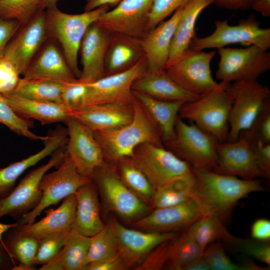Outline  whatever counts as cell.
<instances>
[{
    "label": "cell",
    "mask_w": 270,
    "mask_h": 270,
    "mask_svg": "<svg viewBox=\"0 0 270 270\" xmlns=\"http://www.w3.org/2000/svg\"><path fill=\"white\" fill-rule=\"evenodd\" d=\"M76 206L71 230L84 236H92L104 226L100 215L98 193L92 180L76 192Z\"/></svg>",
    "instance_id": "484cf974"
},
{
    "label": "cell",
    "mask_w": 270,
    "mask_h": 270,
    "mask_svg": "<svg viewBox=\"0 0 270 270\" xmlns=\"http://www.w3.org/2000/svg\"><path fill=\"white\" fill-rule=\"evenodd\" d=\"M223 223L214 217L203 216L194 222L186 232L204 250L217 240L230 243L236 238L228 232Z\"/></svg>",
    "instance_id": "8d00e7d4"
},
{
    "label": "cell",
    "mask_w": 270,
    "mask_h": 270,
    "mask_svg": "<svg viewBox=\"0 0 270 270\" xmlns=\"http://www.w3.org/2000/svg\"><path fill=\"white\" fill-rule=\"evenodd\" d=\"M70 116L88 127L93 132L118 128L130 123L134 116L132 102L107 104L86 106L71 110Z\"/></svg>",
    "instance_id": "603a6c76"
},
{
    "label": "cell",
    "mask_w": 270,
    "mask_h": 270,
    "mask_svg": "<svg viewBox=\"0 0 270 270\" xmlns=\"http://www.w3.org/2000/svg\"><path fill=\"white\" fill-rule=\"evenodd\" d=\"M131 158L155 189L192 172L189 163L172 151L150 142L138 146Z\"/></svg>",
    "instance_id": "8fae6325"
},
{
    "label": "cell",
    "mask_w": 270,
    "mask_h": 270,
    "mask_svg": "<svg viewBox=\"0 0 270 270\" xmlns=\"http://www.w3.org/2000/svg\"><path fill=\"white\" fill-rule=\"evenodd\" d=\"M0 123L8 127L18 136L34 140L44 142L48 135L41 136L31 131L34 126L32 120H26L18 116L12 108L3 100L0 94Z\"/></svg>",
    "instance_id": "b9f144b4"
},
{
    "label": "cell",
    "mask_w": 270,
    "mask_h": 270,
    "mask_svg": "<svg viewBox=\"0 0 270 270\" xmlns=\"http://www.w3.org/2000/svg\"><path fill=\"white\" fill-rule=\"evenodd\" d=\"M239 137L248 141L250 144L260 140L270 143V100L268 99L252 126L242 132Z\"/></svg>",
    "instance_id": "ee69618b"
},
{
    "label": "cell",
    "mask_w": 270,
    "mask_h": 270,
    "mask_svg": "<svg viewBox=\"0 0 270 270\" xmlns=\"http://www.w3.org/2000/svg\"><path fill=\"white\" fill-rule=\"evenodd\" d=\"M204 251L186 230L172 240L168 259L164 266L168 270H182L192 260L202 256Z\"/></svg>",
    "instance_id": "f35d334b"
},
{
    "label": "cell",
    "mask_w": 270,
    "mask_h": 270,
    "mask_svg": "<svg viewBox=\"0 0 270 270\" xmlns=\"http://www.w3.org/2000/svg\"><path fill=\"white\" fill-rule=\"evenodd\" d=\"M228 88L233 102L228 118L227 142H233L256 118L270 99V89L257 80L233 82L229 84Z\"/></svg>",
    "instance_id": "ba28073f"
},
{
    "label": "cell",
    "mask_w": 270,
    "mask_h": 270,
    "mask_svg": "<svg viewBox=\"0 0 270 270\" xmlns=\"http://www.w3.org/2000/svg\"><path fill=\"white\" fill-rule=\"evenodd\" d=\"M251 236L256 240L268 242L270 239V221L266 218L255 220L251 227Z\"/></svg>",
    "instance_id": "11a10c76"
},
{
    "label": "cell",
    "mask_w": 270,
    "mask_h": 270,
    "mask_svg": "<svg viewBox=\"0 0 270 270\" xmlns=\"http://www.w3.org/2000/svg\"><path fill=\"white\" fill-rule=\"evenodd\" d=\"M210 268L202 255L192 260L185 266L182 270H210Z\"/></svg>",
    "instance_id": "94428289"
},
{
    "label": "cell",
    "mask_w": 270,
    "mask_h": 270,
    "mask_svg": "<svg viewBox=\"0 0 270 270\" xmlns=\"http://www.w3.org/2000/svg\"><path fill=\"white\" fill-rule=\"evenodd\" d=\"M144 57L142 38L112 33L105 60V76L125 70Z\"/></svg>",
    "instance_id": "f546056e"
},
{
    "label": "cell",
    "mask_w": 270,
    "mask_h": 270,
    "mask_svg": "<svg viewBox=\"0 0 270 270\" xmlns=\"http://www.w3.org/2000/svg\"><path fill=\"white\" fill-rule=\"evenodd\" d=\"M172 240L164 242L156 246L134 270H160L164 268L168 259Z\"/></svg>",
    "instance_id": "681fc988"
},
{
    "label": "cell",
    "mask_w": 270,
    "mask_h": 270,
    "mask_svg": "<svg viewBox=\"0 0 270 270\" xmlns=\"http://www.w3.org/2000/svg\"><path fill=\"white\" fill-rule=\"evenodd\" d=\"M253 0H214L218 6L226 9L238 10L250 8Z\"/></svg>",
    "instance_id": "9f6ffc18"
},
{
    "label": "cell",
    "mask_w": 270,
    "mask_h": 270,
    "mask_svg": "<svg viewBox=\"0 0 270 270\" xmlns=\"http://www.w3.org/2000/svg\"><path fill=\"white\" fill-rule=\"evenodd\" d=\"M16 225V223L12 224H5L0 222V240L2 242V235L10 228Z\"/></svg>",
    "instance_id": "be15d7a7"
},
{
    "label": "cell",
    "mask_w": 270,
    "mask_h": 270,
    "mask_svg": "<svg viewBox=\"0 0 270 270\" xmlns=\"http://www.w3.org/2000/svg\"><path fill=\"white\" fill-rule=\"evenodd\" d=\"M64 84L22 78H20L16 88L10 94L30 100L62 104Z\"/></svg>",
    "instance_id": "d590c367"
},
{
    "label": "cell",
    "mask_w": 270,
    "mask_h": 270,
    "mask_svg": "<svg viewBox=\"0 0 270 270\" xmlns=\"http://www.w3.org/2000/svg\"><path fill=\"white\" fill-rule=\"evenodd\" d=\"M250 8L263 16H270V0H253Z\"/></svg>",
    "instance_id": "91938a15"
},
{
    "label": "cell",
    "mask_w": 270,
    "mask_h": 270,
    "mask_svg": "<svg viewBox=\"0 0 270 270\" xmlns=\"http://www.w3.org/2000/svg\"><path fill=\"white\" fill-rule=\"evenodd\" d=\"M108 10V6H102L82 14H69L60 11L56 4L45 10L48 37L60 44L66 61L77 78L81 74L78 58L82 38L88 28Z\"/></svg>",
    "instance_id": "277c9868"
},
{
    "label": "cell",
    "mask_w": 270,
    "mask_h": 270,
    "mask_svg": "<svg viewBox=\"0 0 270 270\" xmlns=\"http://www.w3.org/2000/svg\"><path fill=\"white\" fill-rule=\"evenodd\" d=\"M214 0H188L182 6L181 14L172 41L166 66L176 61L189 48L195 36V26L202 12Z\"/></svg>",
    "instance_id": "4dcf8cb0"
},
{
    "label": "cell",
    "mask_w": 270,
    "mask_h": 270,
    "mask_svg": "<svg viewBox=\"0 0 270 270\" xmlns=\"http://www.w3.org/2000/svg\"><path fill=\"white\" fill-rule=\"evenodd\" d=\"M23 78L50 80L60 83L76 78L66 60L53 44L45 46L22 74Z\"/></svg>",
    "instance_id": "d4e9b609"
},
{
    "label": "cell",
    "mask_w": 270,
    "mask_h": 270,
    "mask_svg": "<svg viewBox=\"0 0 270 270\" xmlns=\"http://www.w3.org/2000/svg\"><path fill=\"white\" fill-rule=\"evenodd\" d=\"M216 52L188 48L165 70L170 76L187 91L200 96L216 88L210 62Z\"/></svg>",
    "instance_id": "4fadbf2b"
},
{
    "label": "cell",
    "mask_w": 270,
    "mask_h": 270,
    "mask_svg": "<svg viewBox=\"0 0 270 270\" xmlns=\"http://www.w3.org/2000/svg\"><path fill=\"white\" fill-rule=\"evenodd\" d=\"M244 254L270 265V245L268 242L236 238L230 242Z\"/></svg>",
    "instance_id": "c3c4849f"
},
{
    "label": "cell",
    "mask_w": 270,
    "mask_h": 270,
    "mask_svg": "<svg viewBox=\"0 0 270 270\" xmlns=\"http://www.w3.org/2000/svg\"><path fill=\"white\" fill-rule=\"evenodd\" d=\"M230 84L220 82L216 88L198 99L186 102L178 116L194 123L219 142L227 141L228 118L233 102L228 88Z\"/></svg>",
    "instance_id": "3957f363"
},
{
    "label": "cell",
    "mask_w": 270,
    "mask_h": 270,
    "mask_svg": "<svg viewBox=\"0 0 270 270\" xmlns=\"http://www.w3.org/2000/svg\"><path fill=\"white\" fill-rule=\"evenodd\" d=\"M216 78L220 82L257 80L262 74L270 70V53L268 50L256 46L245 48H221Z\"/></svg>",
    "instance_id": "30bf717a"
},
{
    "label": "cell",
    "mask_w": 270,
    "mask_h": 270,
    "mask_svg": "<svg viewBox=\"0 0 270 270\" xmlns=\"http://www.w3.org/2000/svg\"><path fill=\"white\" fill-rule=\"evenodd\" d=\"M188 0H152L148 16V30L149 31L184 5Z\"/></svg>",
    "instance_id": "7dc6e473"
},
{
    "label": "cell",
    "mask_w": 270,
    "mask_h": 270,
    "mask_svg": "<svg viewBox=\"0 0 270 270\" xmlns=\"http://www.w3.org/2000/svg\"><path fill=\"white\" fill-rule=\"evenodd\" d=\"M182 8V6L178 9L170 18L160 23L142 38V44L146 61V70H165L172 41Z\"/></svg>",
    "instance_id": "cb8c5ba5"
},
{
    "label": "cell",
    "mask_w": 270,
    "mask_h": 270,
    "mask_svg": "<svg viewBox=\"0 0 270 270\" xmlns=\"http://www.w3.org/2000/svg\"><path fill=\"white\" fill-rule=\"evenodd\" d=\"M202 256L210 270H246L244 264L240 265L235 264L229 258L224 248L218 242L208 244L204 250Z\"/></svg>",
    "instance_id": "f6af8a7d"
},
{
    "label": "cell",
    "mask_w": 270,
    "mask_h": 270,
    "mask_svg": "<svg viewBox=\"0 0 270 270\" xmlns=\"http://www.w3.org/2000/svg\"><path fill=\"white\" fill-rule=\"evenodd\" d=\"M20 74L6 57L0 58V94H11L16 88Z\"/></svg>",
    "instance_id": "f907efd6"
},
{
    "label": "cell",
    "mask_w": 270,
    "mask_h": 270,
    "mask_svg": "<svg viewBox=\"0 0 270 270\" xmlns=\"http://www.w3.org/2000/svg\"><path fill=\"white\" fill-rule=\"evenodd\" d=\"M65 152L66 146L58 149L46 164L28 172L6 197L0 199V218L8 216L18 221L36 208L42 198L40 184L42 176L60 164Z\"/></svg>",
    "instance_id": "7c38bea8"
},
{
    "label": "cell",
    "mask_w": 270,
    "mask_h": 270,
    "mask_svg": "<svg viewBox=\"0 0 270 270\" xmlns=\"http://www.w3.org/2000/svg\"><path fill=\"white\" fill-rule=\"evenodd\" d=\"M87 86L78 78L64 84L62 92V104L70 110L85 106Z\"/></svg>",
    "instance_id": "bcb514c9"
},
{
    "label": "cell",
    "mask_w": 270,
    "mask_h": 270,
    "mask_svg": "<svg viewBox=\"0 0 270 270\" xmlns=\"http://www.w3.org/2000/svg\"><path fill=\"white\" fill-rule=\"evenodd\" d=\"M70 230L52 232L41 237L34 266H43L51 262L65 244Z\"/></svg>",
    "instance_id": "7bdbcfd3"
},
{
    "label": "cell",
    "mask_w": 270,
    "mask_h": 270,
    "mask_svg": "<svg viewBox=\"0 0 270 270\" xmlns=\"http://www.w3.org/2000/svg\"><path fill=\"white\" fill-rule=\"evenodd\" d=\"M64 122L67 126L68 136L66 152L79 172L92 178L94 170L106 162L94 132L70 116Z\"/></svg>",
    "instance_id": "9a60e30c"
},
{
    "label": "cell",
    "mask_w": 270,
    "mask_h": 270,
    "mask_svg": "<svg viewBox=\"0 0 270 270\" xmlns=\"http://www.w3.org/2000/svg\"><path fill=\"white\" fill-rule=\"evenodd\" d=\"M12 226L2 235V242L13 259L18 262L14 270H34L33 262L39 238L19 232Z\"/></svg>",
    "instance_id": "836d02e7"
},
{
    "label": "cell",
    "mask_w": 270,
    "mask_h": 270,
    "mask_svg": "<svg viewBox=\"0 0 270 270\" xmlns=\"http://www.w3.org/2000/svg\"><path fill=\"white\" fill-rule=\"evenodd\" d=\"M42 0H0V18L14 20L21 26L28 23L40 10Z\"/></svg>",
    "instance_id": "60d3db41"
},
{
    "label": "cell",
    "mask_w": 270,
    "mask_h": 270,
    "mask_svg": "<svg viewBox=\"0 0 270 270\" xmlns=\"http://www.w3.org/2000/svg\"><path fill=\"white\" fill-rule=\"evenodd\" d=\"M188 124L178 115L172 136L164 142L175 154L193 168L214 170L218 162L219 142L195 124Z\"/></svg>",
    "instance_id": "8992f818"
},
{
    "label": "cell",
    "mask_w": 270,
    "mask_h": 270,
    "mask_svg": "<svg viewBox=\"0 0 270 270\" xmlns=\"http://www.w3.org/2000/svg\"><path fill=\"white\" fill-rule=\"evenodd\" d=\"M111 36V32L96 22L88 28L80 48L82 69L78 81L88 84L105 76V60Z\"/></svg>",
    "instance_id": "44dd1931"
},
{
    "label": "cell",
    "mask_w": 270,
    "mask_h": 270,
    "mask_svg": "<svg viewBox=\"0 0 270 270\" xmlns=\"http://www.w3.org/2000/svg\"><path fill=\"white\" fill-rule=\"evenodd\" d=\"M48 136L44 142V146L40 150L0 168V199L6 197L12 192L17 180L26 170L66 144L68 136L65 128L58 126Z\"/></svg>",
    "instance_id": "7402d4cb"
},
{
    "label": "cell",
    "mask_w": 270,
    "mask_h": 270,
    "mask_svg": "<svg viewBox=\"0 0 270 270\" xmlns=\"http://www.w3.org/2000/svg\"><path fill=\"white\" fill-rule=\"evenodd\" d=\"M59 0H42L40 6V10H45L48 8L56 4L57 2Z\"/></svg>",
    "instance_id": "6125c7cd"
},
{
    "label": "cell",
    "mask_w": 270,
    "mask_h": 270,
    "mask_svg": "<svg viewBox=\"0 0 270 270\" xmlns=\"http://www.w3.org/2000/svg\"><path fill=\"white\" fill-rule=\"evenodd\" d=\"M116 164V170L124 183L142 201L150 205L155 188L145 174L131 158L123 159Z\"/></svg>",
    "instance_id": "74e56055"
},
{
    "label": "cell",
    "mask_w": 270,
    "mask_h": 270,
    "mask_svg": "<svg viewBox=\"0 0 270 270\" xmlns=\"http://www.w3.org/2000/svg\"><path fill=\"white\" fill-rule=\"evenodd\" d=\"M122 0H86L84 12L94 10L102 6H116Z\"/></svg>",
    "instance_id": "680465c9"
},
{
    "label": "cell",
    "mask_w": 270,
    "mask_h": 270,
    "mask_svg": "<svg viewBox=\"0 0 270 270\" xmlns=\"http://www.w3.org/2000/svg\"><path fill=\"white\" fill-rule=\"evenodd\" d=\"M16 264L0 240V270H14Z\"/></svg>",
    "instance_id": "6f0895ef"
},
{
    "label": "cell",
    "mask_w": 270,
    "mask_h": 270,
    "mask_svg": "<svg viewBox=\"0 0 270 270\" xmlns=\"http://www.w3.org/2000/svg\"><path fill=\"white\" fill-rule=\"evenodd\" d=\"M195 185L192 198L203 216L228 220L241 199L264 190L260 178L246 180L214 170L192 167Z\"/></svg>",
    "instance_id": "6da1fadb"
},
{
    "label": "cell",
    "mask_w": 270,
    "mask_h": 270,
    "mask_svg": "<svg viewBox=\"0 0 270 270\" xmlns=\"http://www.w3.org/2000/svg\"><path fill=\"white\" fill-rule=\"evenodd\" d=\"M146 69V61L144 57L125 70L86 84L87 92L85 106L107 104H132L134 98L133 83Z\"/></svg>",
    "instance_id": "5bb4252c"
},
{
    "label": "cell",
    "mask_w": 270,
    "mask_h": 270,
    "mask_svg": "<svg viewBox=\"0 0 270 270\" xmlns=\"http://www.w3.org/2000/svg\"><path fill=\"white\" fill-rule=\"evenodd\" d=\"M195 185L193 172L155 189L150 205L154 208L179 204L192 198Z\"/></svg>",
    "instance_id": "e575fe53"
},
{
    "label": "cell",
    "mask_w": 270,
    "mask_h": 270,
    "mask_svg": "<svg viewBox=\"0 0 270 270\" xmlns=\"http://www.w3.org/2000/svg\"><path fill=\"white\" fill-rule=\"evenodd\" d=\"M0 94L18 116L26 120L35 119L42 125L64 122L70 117L71 110L62 104L30 100L12 94Z\"/></svg>",
    "instance_id": "f1b7e54d"
},
{
    "label": "cell",
    "mask_w": 270,
    "mask_h": 270,
    "mask_svg": "<svg viewBox=\"0 0 270 270\" xmlns=\"http://www.w3.org/2000/svg\"><path fill=\"white\" fill-rule=\"evenodd\" d=\"M92 178L105 210L130 224L150 212L151 206L127 186L113 164L105 162L94 170Z\"/></svg>",
    "instance_id": "5b68a950"
},
{
    "label": "cell",
    "mask_w": 270,
    "mask_h": 270,
    "mask_svg": "<svg viewBox=\"0 0 270 270\" xmlns=\"http://www.w3.org/2000/svg\"><path fill=\"white\" fill-rule=\"evenodd\" d=\"M132 92L157 126L162 140L165 142L171 138L174 132L179 111L186 102L164 100L139 92L132 90Z\"/></svg>",
    "instance_id": "1f68e13d"
},
{
    "label": "cell",
    "mask_w": 270,
    "mask_h": 270,
    "mask_svg": "<svg viewBox=\"0 0 270 270\" xmlns=\"http://www.w3.org/2000/svg\"><path fill=\"white\" fill-rule=\"evenodd\" d=\"M132 90L164 100L188 102L200 96L182 88L166 70H146L134 82Z\"/></svg>",
    "instance_id": "4316f807"
},
{
    "label": "cell",
    "mask_w": 270,
    "mask_h": 270,
    "mask_svg": "<svg viewBox=\"0 0 270 270\" xmlns=\"http://www.w3.org/2000/svg\"><path fill=\"white\" fill-rule=\"evenodd\" d=\"M203 216L192 198L176 205L154 208L145 216L132 222L136 229L154 232H173L187 230Z\"/></svg>",
    "instance_id": "d6986e66"
},
{
    "label": "cell",
    "mask_w": 270,
    "mask_h": 270,
    "mask_svg": "<svg viewBox=\"0 0 270 270\" xmlns=\"http://www.w3.org/2000/svg\"><path fill=\"white\" fill-rule=\"evenodd\" d=\"M48 38L45 10H40L20 26L7 45L4 56L22 74Z\"/></svg>",
    "instance_id": "ac0fdd59"
},
{
    "label": "cell",
    "mask_w": 270,
    "mask_h": 270,
    "mask_svg": "<svg viewBox=\"0 0 270 270\" xmlns=\"http://www.w3.org/2000/svg\"><path fill=\"white\" fill-rule=\"evenodd\" d=\"M126 264L118 254L100 261L88 264L81 270H126Z\"/></svg>",
    "instance_id": "db71d44e"
},
{
    "label": "cell",
    "mask_w": 270,
    "mask_h": 270,
    "mask_svg": "<svg viewBox=\"0 0 270 270\" xmlns=\"http://www.w3.org/2000/svg\"><path fill=\"white\" fill-rule=\"evenodd\" d=\"M92 240V236H86L71 230L65 244L58 255L38 270H81Z\"/></svg>",
    "instance_id": "d6a6232c"
},
{
    "label": "cell",
    "mask_w": 270,
    "mask_h": 270,
    "mask_svg": "<svg viewBox=\"0 0 270 270\" xmlns=\"http://www.w3.org/2000/svg\"><path fill=\"white\" fill-rule=\"evenodd\" d=\"M152 0H122L95 22L111 32L142 38L148 32Z\"/></svg>",
    "instance_id": "2e32d148"
},
{
    "label": "cell",
    "mask_w": 270,
    "mask_h": 270,
    "mask_svg": "<svg viewBox=\"0 0 270 270\" xmlns=\"http://www.w3.org/2000/svg\"><path fill=\"white\" fill-rule=\"evenodd\" d=\"M114 231L118 254L128 270L135 268L161 243L177 236L174 232H154L130 228L113 218L110 221Z\"/></svg>",
    "instance_id": "e0dca14e"
},
{
    "label": "cell",
    "mask_w": 270,
    "mask_h": 270,
    "mask_svg": "<svg viewBox=\"0 0 270 270\" xmlns=\"http://www.w3.org/2000/svg\"><path fill=\"white\" fill-rule=\"evenodd\" d=\"M76 206L74 194L64 198L58 208L46 210V216L39 221L30 224H16L14 228L20 233L39 239L52 232L70 231L74 218Z\"/></svg>",
    "instance_id": "83f0119b"
},
{
    "label": "cell",
    "mask_w": 270,
    "mask_h": 270,
    "mask_svg": "<svg viewBox=\"0 0 270 270\" xmlns=\"http://www.w3.org/2000/svg\"><path fill=\"white\" fill-rule=\"evenodd\" d=\"M20 26L17 20L0 18V58L4 56L7 45Z\"/></svg>",
    "instance_id": "f5cc1de1"
},
{
    "label": "cell",
    "mask_w": 270,
    "mask_h": 270,
    "mask_svg": "<svg viewBox=\"0 0 270 270\" xmlns=\"http://www.w3.org/2000/svg\"><path fill=\"white\" fill-rule=\"evenodd\" d=\"M218 162L214 170L246 180L265 178L250 142L239 137L233 142H219Z\"/></svg>",
    "instance_id": "ffe728a7"
},
{
    "label": "cell",
    "mask_w": 270,
    "mask_h": 270,
    "mask_svg": "<svg viewBox=\"0 0 270 270\" xmlns=\"http://www.w3.org/2000/svg\"><path fill=\"white\" fill-rule=\"evenodd\" d=\"M134 116L132 121L118 128L94 132L106 160L110 164L132 158L140 144L150 142L163 146L160 132L146 110L134 96Z\"/></svg>",
    "instance_id": "7a4b0ae2"
},
{
    "label": "cell",
    "mask_w": 270,
    "mask_h": 270,
    "mask_svg": "<svg viewBox=\"0 0 270 270\" xmlns=\"http://www.w3.org/2000/svg\"><path fill=\"white\" fill-rule=\"evenodd\" d=\"M215 30L208 36L192 38L189 48L204 50L225 47L238 44L244 46H256L268 50L270 47V28H262L253 16L241 20L237 25H230L228 20H216Z\"/></svg>",
    "instance_id": "9c48e42d"
},
{
    "label": "cell",
    "mask_w": 270,
    "mask_h": 270,
    "mask_svg": "<svg viewBox=\"0 0 270 270\" xmlns=\"http://www.w3.org/2000/svg\"><path fill=\"white\" fill-rule=\"evenodd\" d=\"M118 254L116 236L110 222L92 236V240L84 266Z\"/></svg>",
    "instance_id": "ab89813d"
},
{
    "label": "cell",
    "mask_w": 270,
    "mask_h": 270,
    "mask_svg": "<svg viewBox=\"0 0 270 270\" xmlns=\"http://www.w3.org/2000/svg\"><path fill=\"white\" fill-rule=\"evenodd\" d=\"M56 168L42 176L40 184L42 192L40 202L36 208L18 220L16 222L18 224L33 223L46 208L76 194L80 186L92 180L91 177L83 176L79 172L66 152Z\"/></svg>",
    "instance_id": "52a82bcc"
},
{
    "label": "cell",
    "mask_w": 270,
    "mask_h": 270,
    "mask_svg": "<svg viewBox=\"0 0 270 270\" xmlns=\"http://www.w3.org/2000/svg\"><path fill=\"white\" fill-rule=\"evenodd\" d=\"M258 165L264 178L270 177V143L260 140L250 144Z\"/></svg>",
    "instance_id": "816d5d0a"
}]
</instances>
